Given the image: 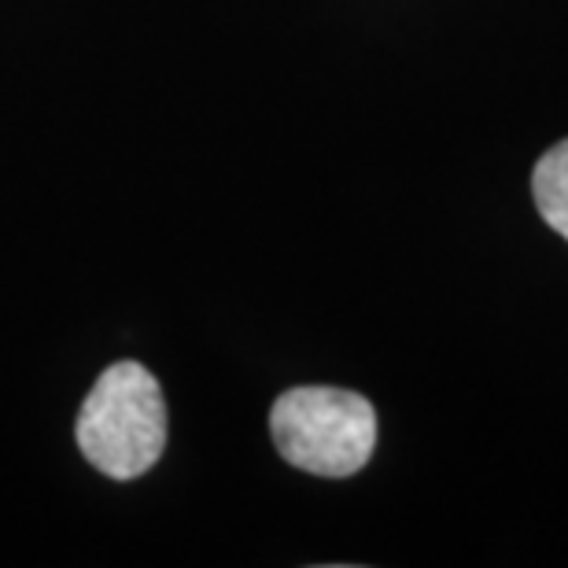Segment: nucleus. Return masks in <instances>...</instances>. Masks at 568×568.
I'll list each match as a JSON object with an SVG mask.
<instances>
[{
    "mask_svg": "<svg viewBox=\"0 0 568 568\" xmlns=\"http://www.w3.org/2000/svg\"><path fill=\"white\" fill-rule=\"evenodd\" d=\"M531 196L536 211L554 233L568 241V138L542 152V159L531 170Z\"/></svg>",
    "mask_w": 568,
    "mask_h": 568,
    "instance_id": "3",
    "label": "nucleus"
},
{
    "mask_svg": "<svg viewBox=\"0 0 568 568\" xmlns=\"http://www.w3.org/2000/svg\"><path fill=\"white\" fill-rule=\"evenodd\" d=\"M78 450L111 480H138L166 447V403L141 362H115L85 395Z\"/></svg>",
    "mask_w": 568,
    "mask_h": 568,
    "instance_id": "1",
    "label": "nucleus"
},
{
    "mask_svg": "<svg viewBox=\"0 0 568 568\" xmlns=\"http://www.w3.org/2000/svg\"><path fill=\"white\" fill-rule=\"evenodd\" d=\"M270 436L288 465L328 480H344L366 469L377 447V410L366 395L347 388L284 392L270 410Z\"/></svg>",
    "mask_w": 568,
    "mask_h": 568,
    "instance_id": "2",
    "label": "nucleus"
}]
</instances>
